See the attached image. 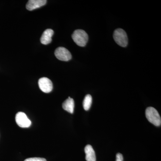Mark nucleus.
Instances as JSON below:
<instances>
[{
    "label": "nucleus",
    "instance_id": "9b49d317",
    "mask_svg": "<svg viewBox=\"0 0 161 161\" xmlns=\"http://www.w3.org/2000/svg\"><path fill=\"white\" fill-rule=\"evenodd\" d=\"M92 98L90 95H87L85 97L83 101V107L84 110L88 111L91 108L92 104Z\"/></svg>",
    "mask_w": 161,
    "mask_h": 161
},
{
    "label": "nucleus",
    "instance_id": "7ed1b4c3",
    "mask_svg": "<svg viewBox=\"0 0 161 161\" xmlns=\"http://www.w3.org/2000/svg\"><path fill=\"white\" fill-rule=\"evenodd\" d=\"M114 40L119 46L125 47L128 43V36L124 30L119 28L115 30L113 34Z\"/></svg>",
    "mask_w": 161,
    "mask_h": 161
},
{
    "label": "nucleus",
    "instance_id": "39448f33",
    "mask_svg": "<svg viewBox=\"0 0 161 161\" xmlns=\"http://www.w3.org/2000/svg\"><path fill=\"white\" fill-rule=\"evenodd\" d=\"M55 55L58 60L67 61L71 60L72 55L68 50L64 47H59L55 51Z\"/></svg>",
    "mask_w": 161,
    "mask_h": 161
},
{
    "label": "nucleus",
    "instance_id": "f8f14e48",
    "mask_svg": "<svg viewBox=\"0 0 161 161\" xmlns=\"http://www.w3.org/2000/svg\"><path fill=\"white\" fill-rule=\"evenodd\" d=\"M24 161H47L46 159L41 158H31L26 159Z\"/></svg>",
    "mask_w": 161,
    "mask_h": 161
},
{
    "label": "nucleus",
    "instance_id": "f257e3e1",
    "mask_svg": "<svg viewBox=\"0 0 161 161\" xmlns=\"http://www.w3.org/2000/svg\"><path fill=\"white\" fill-rule=\"evenodd\" d=\"M72 39L75 43L80 47H84L88 40V36L86 32L82 30H77L73 33Z\"/></svg>",
    "mask_w": 161,
    "mask_h": 161
},
{
    "label": "nucleus",
    "instance_id": "423d86ee",
    "mask_svg": "<svg viewBox=\"0 0 161 161\" xmlns=\"http://www.w3.org/2000/svg\"><path fill=\"white\" fill-rule=\"evenodd\" d=\"M38 84L40 89L44 93H49L53 90V83L51 80L48 78L43 77L40 78L38 81Z\"/></svg>",
    "mask_w": 161,
    "mask_h": 161
},
{
    "label": "nucleus",
    "instance_id": "20e7f679",
    "mask_svg": "<svg viewBox=\"0 0 161 161\" xmlns=\"http://www.w3.org/2000/svg\"><path fill=\"white\" fill-rule=\"evenodd\" d=\"M15 120L18 125L21 128H28L31 125V121L24 112H18L16 115Z\"/></svg>",
    "mask_w": 161,
    "mask_h": 161
},
{
    "label": "nucleus",
    "instance_id": "6e6552de",
    "mask_svg": "<svg viewBox=\"0 0 161 161\" xmlns=\"http://www.w3.org/2000/svg\"><path fill=\"white\" fill-rule=\"evenodd\" d=\"M54 34L53 31L52 29H47L43 32L40 38V41L42 44L47 45L51 43L52 37Z\"/></svg>",
    "mask_w": 161,
    "mask_h": 161
},
{
    "label": "nucleus",
    "instance_id": "ddd939ff",
    "mask_svg": "<svg viewBox=\"0 0 161 161\" xmlns=\"http://www.w3.org/2000/svg\"><path fill=\"white\" fill-rule=\"evenodd\" d=\"M116 161H123V156L122 154L118 153L116 155Z\"/></svg>",
    "mask_w": 161,
    "mask_h": 161
},
{
    "label": "nucleus",
    "instance_id": "0eeeda50",
    "mask_svg": "<svg viewBox=\"0 0 161 161\" xmlns=\"http://www.w3.org/2000/svg\"><path fill=\"white\" fill-rule=\"evenodd\" d=\"M46 0H30L26 5V9L30 11L42 7L46 4Z\"/></svg>",
    "mask_w": 161,
    "mask_h": 161
},
{
    "label": "nucleus",
    "instance_id": "9d476101",
    "mask_svg": "<svg viewBox=\"0 0 161 161\" xmlns=\"http://www.w3.org/2000/svg\"><path fill=\"white\" fill-rule=\"evenodd\" d=\"M62 108L67 112L73 114L74 113V108H75V101L74 99L69 97L62 104Z\"/></svg>",
    "mask_w": 161,
    "mask_h": 161
},
{
    "label": "nucleus",
    "instance_id": "1a4fd4ad",
    "mask_svg": "<svg viewBox=\"0 0 161 161\" xmlns=\"http://www.w3.org/2000/svg\"><path fill=\"white\" fill-rule=\"evenodd\" d=\"M86 159V161H96V155L93 147L90 145H86L85 148Z\"/></svg>",
    "mask_w": 161,
    "mask_h": 161
},
{
    "label": "nucleus",
    "instance_id": "f03ea898",
    "mask_svg": "<svg viewBox=\"0 0 161 161\" xmlns=\"http://www.w3.org/2000/svg\"><path fill=\"white\" fill-rule=\"evenodd\" d=\"M146 117L148 121L156 126L161 124V118L157 110L153 107H149L146 110Z\"/></svg>",
    "mask_w": 161,
    "mask_h": 161
}]
</instances>
